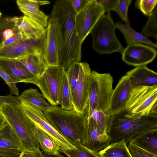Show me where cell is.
Segmentation results:
<instances>
[{
	"label": "cell",
	"mask_w": 157,
	"mask_h": 157,
	"mask_svg": "<svg viewBox=\"0 0 157 157\" xmlns=\"http://www.w3.org/2000/svg\"><path fill=\"white\" fill-rule=\"evenodd\" d=\"M76 13L70 0L56 1L50 17L54 20L59 46V65L66 71L75 62H80L82 45L75 26Z\"/></svg>",
	"instance_id": "cell-1"
},
{
	"label": "cell",
	"mask_w": 157,
	"mask_h": 157,
	"mask_svg": "<svg viewBox=\"0 0 157 157\" xmlns=\"http://www.w3.org/2000/svg\"><path fill=\"white\" fill-rule=\"evenodd\" d=\"M44 112L54 128L71 144L85 146L88 121L84 114L51 105Z\"/></svg>",
	"instance_id": "cell-2"
},
{
	"label": "cell",
	"mask_w": 157,
	"mask_h": 157,
	"mask_svg": "<svg viewBox=\"0 0 157 157\" xmlns=\"http://www.w3.org/2000/svg\"><path fill=\"white\" fill-rule=\"evenodd\" d=\"M125 109L111 115L107 134L111 142L124 139L127 145L133 139L150 130L157 129V116L148 114L137 118L126 116Z\"/></svg>",
	"instance_id": "cell-3"
},
{
	"label": "cell",
	"mask_w": 157,
	"mask_h": 157,
	"mask_svg": "<svg viewBox=\"0 0 157 157\" xmlns=\"http://www.w3.org/2000/svg\"><path fill=\"white\" fill-rule=\"evenodd\" d=\"M0 110L18 138L22 151H39L40 146L35 126L24 112L20 103L2 104Z\"/></svg>",
	"instance_id": "cell-4"
},
{
	"label": "cell",
	"mask_w": 157,
	"mask_h": 157,
	"mask_svg": "<svg viewBox=\"0 0 157 157\" xmlns=\"http://www.w3.org/2000/svg\"><path fill=\"white\" fill-rule=\"evenodd\" d=\"M116 29L110 12L100 18L90 33L95 51L99 54L122 53L124 48L116 36Z\"/></svg>",
	"instance_id": "cell-5"
},
{
	"label": "cell",
	"mask_w": 157,
	"mask_h": 157,
	"mask_svg": "<svg viewBox=\"0 0 157 157\" xmlns=\"http://www.w3.org/2000/svg\"><path fill=\"white\" fill-rule=\"evenodd\" d=\"M113 82V78L109 73L100 74L96 71H91L87 109L97 110L109 115Z\"/></svg>",
	"instance_id": "cell-6"
},
{
	"label": "cell",
	"mask_w": 157,
	"mask_h": 157,
	"mask_svg": "<svg viewBox=\"0 0 157 157\" xmlns=\"http://www.w3.org/2000/svg\"><path fill=\"white\" fill-rule=\"evenodd\" d=\"M157 85L133 87L126 102V116L137 118L149 114L157 104Z\"/></svg>",
	"instance_id": "cell-7"
},
{
	"label": "cell",
	"mask_w": 157,
	"mask_h": 157,
	"mask_svg": "<svg viewBox=\"0 0 157 157\" xmlns=\"http://www.w3.org/2000/svg\"><path fill=\"white\" fill-rule=\"evenodd\" d=\"M65 71L61 66H48L37 78L36 85L51 105L60 104L62 81Z\"/></svg>",
	"instance_id": "cell-8"
},
{
	"label": "cell",
	"mask_w": 157,
	"mask_h": 157,
	"mask_svg": "<svg viewBox=\"0 0 157 157\" xmlns=\"http://www.w3.org/2000/svg\"><path fill=\"white\" fill-rule=\"evenodd\" d=\"M20 104L27 116L34 125L51 136L60 147L72 148L74 147L54 128L46 118L42 111L29 103L21 101Z\"/></svg>",
	"instance_id": "cell-9"
},
{
	"label": "cell",
	"mask_w": 157,
	"mask_h": 157,
	"mask_svg": "<svg viewBox=\"0 0 157 157\" xmlns=\"http://www.w3.org/2000/svg\"><path fill=\"white\" fill-rule=\"evenodd\" d=\"M46 36L37 40H22L0 47V60H17L29 55L44 52Z\"/></svg>",
	"instance_id": "cell-10"
},
{
	"label": "cell",
	"mask_w": 157,
	"mask_h": 157,
	"mask_svg": "<svg viewBox=\"0 0 157 157\" xmlns=\"http://www.w3.org/2000/svg\"><path fill=\"white\" fill-rule=\"evenodd\" d=\"M106 12L95 0H90L75 17L76 30L82 42L100 18Z\"/></svg>",
	"instance_id": "cell-11"
},
{
	"label": "cell",
	"mask_w": 157,
	"mask_h": 157,
	"mask_svg": "<svg viewBox=\"0 0 157 157\" xmlns=\"http://www.w3.org/2000/svg\"><path fill=\"white\" fill-rule=\"evenodd\" d=\"M91 72V70L88 63L80 62L78 80L72 94L73 110L78 113L85 114L87 107Z\"/></svg>",
	"instance_id": "cell-12"
},
{
	"label": "cell",
	"mask_w": 157,
	"mask_h": 157,
	"mask_svg": "<svg viewBox=\"0 0 157 157\" xmlns=\"http://www.w3.org/2000/svg\"><path fill=\"white\" fill-rule=\"evenodd\" d=\"M157 52L154 48L142 44L128 45L121 53L122 59L130 65L146 66L154 60Z\"/></svg>",
	"instance_id": "cell-13"
},
{
	"label": "cell",
	"mask_w": 157,
	"mask_h": 157,
	"mask_svg": "<svg viewBox=\"0 0 157 157\" xmlns=\"http://www.w3.org/2000/svg\"><path fill=\"white\" fill-rule=\"evenodd\" d=\"M44 53L48 66L59 65V42L57 30L53 19L49 17L46 29Z\"/></svg>",
	"instance_id": "cell-14"
},
{
	"label": "cell",
	"mask_w": 157,
	"mask_h": 157,
	"mask_svg": "<svg viewBox=\"0 0 157 157\" xmlns=\"http://www.w3.org/2000/svg\"><path fill=\"white\" fill-rule=\"evenodd\" d=\"M12 19L14 23L12 30L14 33H20L23 40H37L46 35L45 28L25 16L12 17Z\"/></svg>",
	"instance_id": "cell-15"
},
{
	"label": "cell",
	"mask_w": 157,
	"mask_h": 157,
	"mask_svg": "<svg viewBox=\"0 0 157 157\" xmlns=\"http://www.w3.org/2000/svg\"><path fill=\"white\" fill-rule=\"evenodd\" d=\"M133 88L127 75H125L120 79L111 97L109 109L110 115L125 109L126 102Z\"/></svg>",
	"instance_id": "cell-16"
},
{
	"label": "cell",
	"mask_w": 157,
	"mask_h": 157,
	"mask_svg": "<svg viewBox=\"0 0 157 157\" xmlns=\"http://www.w3.org/2000/svg\"><path fill=\"white\" fill-rule=\"evenodd\" d=\"M88 127L85 146L92 151H99L105 148L111 142L107 133H102L97 123L92 118L87 119Z\"/></svg>",
	"instance_id": "cell-17"
},
{
	"label": "cell",
	"mask_w": 157,
	"mask_h": 157,
	"mask_svg": "<svg viewBox=\"0 0 157 157\" xmlns=\"http://www.w3.org/2000/svg\"><path fill=\"white\" fill-rule=\"evenodd\" d=\"M16 2L20 10L25 16L35 21L45 28L49 17L41 11L40 6L48 4V1L17 0Z\"/></svg>",
	"instance_id": "cell-18"
},
{
	"label": "cell",
	"mask_w": 157,
	"mask_h": 157,
	"mask_svg": "<svg viewBox=\"0 0 157 157\" xmlns=\"http://www.w3.org/2000/svg\"><path fill=\"white\" fill-rule=\"evenodd\" d=\"M0 65L12 78L21 82L36 85L37 77L21 62L16 60H0Z\"/></svg>",
	"instance_id": "cell-19"
},
{
	"label": "cell",
	"mask_w": 157,
	"mask_h": 157,
	"mask_svg": "<svg viewBox=\"0 0 157 157\" xmlns=\"http://www.w3.org/2000/svg\"><path fill=\"white\" fill-rule=\"evenodd\" d=\"M128 76L133 87L139 86L157 85V74L146 66L137 67L128 71Z\"/></svg>",
	"instance_id": "cell-20"
},
{
	"label": "cell",
	"mask_w": 157,
	"mask_h": 157,
	"mask_svg": "<svg viewBox=\"0 0 157 157\" xmlns=\"http://www.w3.org/2000/svg\"><path fill=\"white\" fill-rule=\"evenodd\" d=\"M16 60L23 63L37 78L43 74L48 66L44 52L29 55Z\"/></svg>",
	"instance_id": "cell-21"
},
{
	"label": "cell",
	"mask_w": 157,
	"mask_h": 157,
	"mask_svg": "<svg viewBox=\"0 0 157 157\" xmlns=\"http://www.w3.org/2000/svg\"><path fill=\"white\" fill-rule=\"evenodd\" d=\"M129 143L157 155V129L149 130L138 135Z\"/></svg>",
	"instance_id": "cell-22"
},
{
	"label": "cell",
	"mask_w": 157,
	"mask_h": 157,
	"mask_svg": "<svg viewBox=\"0 0 157 157\" xmlns=\"http://www.w3.org/2000/svg\"><path fill=\"white\" fill-rule=\"evenodd\" d=\"M116 29L122 33L127 45L138 44H144L157 48L156 44L148 40L142 34L135 31L129 26V24L124 25L120 22L116 24Z\"/></svg>",
	"instance_id": "cell-23"
},
{
	"label": "cell",
	"mask_w": 157,
	"mask_h": 157,
	"mask_svg": "<svg viewBox=\"0 0 157 157\" xmlns=\"http://www.w3.org/2000/svg\"><path fill=\"white\" fill-rule=\"evenodd\" d=\"M0 147L22 151L18 138L7 123L0 130Z\"/></svg>",
	"instance_id": "cell-24"
},
{
	"label": "cell",
	"mask_w": 157,
	"mask_h": 157,
	"mask_svg": "<svg viewBox=\"0 0 157 157\" xmlns=\"http://www.w3.org/2000/svg\"><path fill=\"white\" fill-rule=\"evenodd\" d=\"M18 97L20 101L29 103L43 112L46 110L50 105L43 95L36 88H31L24 90Z\"/></svg>",
	"instance_id": "cell-25"
},
{
	"label": "cell",
	"mask_w": 157,
	"mask_h": 157,
	"mask_svg": "<svg viewBox=\"0 0 157 157\" xmlns=\"http://www.w3.org/2000/svg\"><path fill=\"white\" fill-rule=\"evenodd\" d=\"M35 126L37 139L44 153L53 155L59 153L60 147L55 140L44 131Z\"/></svg>",
	"instance_id": "cell-26"
},
{
	"label": "cell",
	"mask_w": 157,
	"mask_h": 157,
	"mask_svg": "<svg viewBox=\"0 0 157 157\" xmlns=\"http://www.w3.org/2000/svg\"><path fill=\"white\" fill-rule=\"evenodd\" d=\"M99 154L100 157H132L124 139L111 142Z\"/></svg>",
	"instance_id": "cell-27"
},
{
	"label": "cell",
	"mask_w": 157,
	"mask_h": 157,
	"mask_svg": "<svg viewBox=\"0 0 157 157\" xmlns=\"http://www.w3.org/2000/svg\"><path fill=\"white\" fill-rule=\"evenodd\" d=\"M84 114L87 119L91 118L95 121L102 133H107L111 115L99 110L88 108L86 109Z\"/></svg>",
	"instance_id": "cell-28"
},
{
	"label": "cell",
	"mask_w": 157,
	"mask_h": 157,
	"mask_svg": "<svg viewBox=\"0 0 157 157\" xmlns=\"http://www.w3.org/2000/svg\"><path fill=\"white\" fill-rule=\"evenodd\" d=\"M59 151L65 154L68 157H100L99 151L91 150L80 144L72 148L60 147Z\"/></svg>",
	"instance_id": "cell-29"
},
{
	"label": "cell",
	"mask_w": 157,
	"mask_h": 157,
	"mask_svg": "<svg viewBox=\"0 0 157 157\" xmlns=\"http://www.w3.org/2000/svg\"><path fill=\"white\" fill-rule=\"evenodd\" d=\"M60 105V107L62 109L73 110L72 95L66 71L64 73L62 81Z\"/></svg>",
	"instance_id": "cell-30"
},
{
	"label": "cell",
	"mask_w": 157,
	"mask_h": 157,
	"mask_svg": "<svg viewBox=\"0 0 157 157\" xmlns=\"http://www.w3.org/2000/svg\"><path fill=\"white\" fill-rule=\"evenodd\" d=\"M157 7L155 6L152 13L149 17L148 20L142 29V34L146 37H152L157 38Z\"/></svg>",
	"instance_id": "cell-31"
},
{
	"label": "cell",
	"mask_w": 157,
	"mask_h": 157,
	"mask_svg": "<svg viewBox=\"0 0 157 157\" xmlns=\"http://www.w3.org/2000/svg\"><path fill=\"white\" fill-rule=\"evenodd\" d=\"M80 62L72 63L66 71L72 95L76 87L79 79Z\"/></svg>",
	"instance_id": "cell-32"
},
{
	"label": "cell",
	"mask_w": 157,
	"mask_h": 157,
	"mask_svg": "<svg viewBox=\"0 0 157 157\" xmlns=\"http://www.w3.org/2000/svg\"><path fill=\"white\" fill-rule=\"evenodd\" d=\"M157 0H138L136 1L135 5L144 14L149 17L157 6Z\"/></svg>",
	"instance_id": "cell-33"
},
{
	"label": "cell",
	"mask_w": 157,
	"mask_h": 157,
	"mask_svg": "<svg viewBox=\"0 0 157 157\" xmlns=\"http://www.w3.org/2000/svg\"><path fill=\"white\" fill-rule=\"evenodd\" d=\"M0 77L4 80L9 87L10 94L16 96H19V91L17 87L16 84L20 82L11 77L0 65Z\"/></svg>",
	"instance_id": "cell-34"
},
{
	"label": "cell",
	"mask_w": 157,
	"mask_h": 157,
	"mask_svg": "<svg viewBox=\"0 0 157 157\" xmlns=\"http://www.w3.org/2000/svg\"><path fill=\"white\" fill-rule=\"evenodd\" d=\"M132 2V0H119L117 6L115 11L126 24H129L128 16V7Z\"/></svg>",
	"instance_id": "cell-35"
},
{
	"label": "cell",
	"mask_w": 157,
	"mask_h": 157,
	"mask_svg": "<svg viewBox=\"0 0 157 157\" xmlns=\"http://www.w3.org/2000/svg\"><path fill=\"white\" fill-rule=\"evenodd\" d=\"M132 157H157L153 154L130 143L127 145Z\"/></svg>",
	"instance_id": "cell-36"
},
{
	"label": "cell",
	"mask_w": 157,
	"mask_h": 157,
	"mask_svg": "<svg viewBox=\"0 0 157 157\" xmlns=\"http://www.w3.org/2000/svg\"><path fill=\"white\" fill-rule=\"evenodd\" d=\"M96 2L102 7L105 12L115 11L119 0H95Z\"/></svg>",
	"instance_id": "cell-37"
},
{
	"label": "cell",
	"mask_w": 157,
	"mask_h": 157,
	"mask_svg": "<svg viewBox=\"0 0 157 157\" xmlns=\"http://www.w3.org/2000/svg\"><path fill=\"white\" fill-rule=\"evenodd\" d=\"M14 23L12 17H2L0 22V44L4 40L2 33L5 29H13Z\"/></svg>",
	"instance_id": "cell-38"
},
{
	"label": "cell",
	"mask_w": 157,
	"mask_h": 157,
	"mask_svg": "<svg viewBox=\"0 0 157 157\" xmlns=\"http://www.w3.org/2000/svg\"><path fill=\"white\" fill-rule=\"evenodd\" d=\"M22 40L23 39L20 33H15L12 37L4 40L0 44V47L10 45Z\"/></svg>",
	"instance_id": "cell-39"
},
{
	"label": "cell",
	"mask_w": 157,
	"mask_h": 157,
	"mask_svg": "<svg viewBox=\"0 0 157 157\" xmlns=\"http://www.w3.org/2000/svg\"><path fill=\"white\" fill-rule=\"evenodd\" d=\"M90 0H70L72 6L76 13H79Z\"/></svg>",
	"instance_id": "cell-40"
},
{
	"label": "cell",
	"mask_w": 157,
	"mask_h": 157,
	"mask_svg": "<svg viewBox=\"0 0 157 157\" xmlns=\"http://www.w3.org/2000/svg\"><path fill=\"white\" fill-rule=\"evenodd\" d=\"M21 152L15 150L0 147V156L2 157H18Z\"/></svg>",
	"instance_id": "cell-41"
},
{
	"label": "cell",
	"mask_w": 157,
	"mask_h": 157,
	"mask_svg": "<svg viewBox=\"0 0 157 157\" xmlns=\"http://www.w3.org/2000/svg\"><path fill=\"white\" fill-rule=\"evenodd\" d=\"M20 101L18 96L11 94L6 96H0V105L5 103H19Z\"/></svg>",
	"instance_id": "cell-42"
},
{
	"label": "cell",
	"mask_w": 157,
	"mask_h": 157,
	"mask_svg": "<svg viewBox=\"0 0 157 157\" xmlns=\"http://www.w3.org/2000/svg\"><path fill=\"white\" fill-rule=\"evenodd\" d=\"M14 33L12 29L8 28L5 29L2 33L4 40H6L13 36Z\"/></svg>",
	"instance_id": "cell-43"
},
{
	"label": "cell",
	"mask_w": 157,
	"mask_h": 157,
	"mask_svg": "<svg viewBox=\"0 0 157 157\" xmlns=\"http://www.w3.org/2000/svg\"><path fill=\"white\" fill-rule=\"evenodd\" d=\"M18 157H35V152L23 151L21 152Z\"/></svg>",
	"instance_id": "cell-44"
},
{
	"label": "cell",
	"mask_w": 157,
	"mask_h": 157,
	"mask_svg": "<svg viewBox=\"0 0 157 157\" xmlns=\"http://www.w3.org/2000/svg\"><path fill=\"white\" fill-rule=\"evenodd\" d=\"M6 120L0 110V130L6 124Z\"/></svg>",
	"instance_id": "cell-45"
},
{
	"label": "cell",
	"mask_w": 157,
	"mask_h": 157,
	"mask_svg": "<svg viewBox=\"0 0 157 157\" xmlns=\"http://www.w3.org/2000/svg\"><path fill=\"white\" fill-rule=\"evenodd\" d=\"M157 103L151 109L149 114L157 115Z\"/></svg>",
	"instance_id": "cell-46"
},
{
	"label": "cell",
	"mask_w": 157,
	"mask_h": 157,
	"mask_svg": "<svg viewBox=\"0 0 157 157\" xmlns=\"http://www.w3.org/2000/svg\"><path fill=\"white\" fill-rule=\"evenodd\" d=\"M43 154L45 157H64L59 152L56 155H48L44 153Z\"/></svg>",
	"instance_id": "cell-47"
},
{
	"label": "cell",
	"mask_w": 157,
	"mask_h": 157,
	"mask_svg": "<svg viewBox=\"0 0 157 157\" xmlns=\"http://www.w3.org/2000/svg\"><path fill=\"white\" fill-rule=\"evenodd\" d=\"M35 157H45L43 153L40 150L39 151L35 152Z\"/></svg>",
	"instance_id": "cell-48"
},
{
	"label": "cell",
	"mask_w": 157,
	"mask_h": 157,
	"mask_svg": "<svg viewBox=\"0 0 157 157\" xmlns=\"http://www.w3.org/2000/svg\"><path fill=\"white\" fill-rule=\"evenodd\" d=\"M2 17H2V13L0 11V22L1 20V19H2Z\"/></svg>",
	"instance_id": "cell-49"
},
{
	"label": "cell",
	"mask_w": 157,
	"mask_h": 157,
	"mask_svg": "<svg viewBox=\"0 0 157 157\" xmlns=\"http://www.w3.org/2000/svg\"><path fill=\"white\" fill-rule=\"evenodd\" d=\"M0 157H1V156H0Z\"/></svg>",
	"instance_id": "cell-50"
}]
</instances>
